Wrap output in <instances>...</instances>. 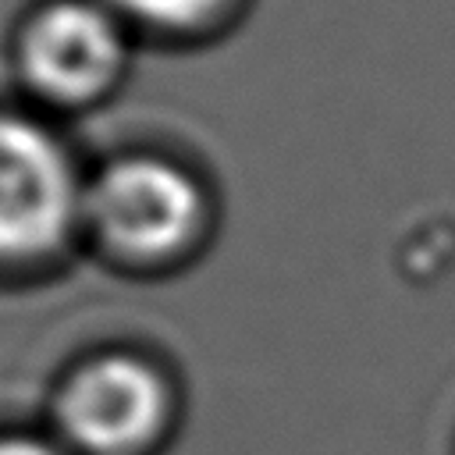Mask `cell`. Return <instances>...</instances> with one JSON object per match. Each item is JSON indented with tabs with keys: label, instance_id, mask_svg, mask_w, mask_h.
Here are the masks:
<instances>
[{
	"label": "cell",
	"instance_id": "1",
	"mask_svg": "<svg viewBox=\"0 0 455 455\" xmlns=\"http://www.w3.org/2000/svg\"><path fill=\"white\" fill-rule=\"evenodd\" d=\"M82 206L85 192L64 146L43 124L0 114V259L53 252Z\"/></svg>",
	"mask_w": 455,
	"mask_h": 455
},
{
	"label": "cell",
	"instance_id": "2",
	"mask_svg": "<svg viewBox=\"0 0 455 455\" xmlns=\"http://www.w3.org/2000/svg\"><path fill=\"white\" fill-rule=\"evenodd\" d=\"M82 213L114 252L128 259H164L199 231L203 196L174 164L128 156L85 188Z\"/></svg>",
	"mask_w": 455,
	"mask_h": 455
},
{
	"label": "cell",
	"instance_id": "3",
	"mask_svg": "<svg viewBox=\"0 0 455 455\" xmlns=\"http://www.w3.org/2000/svg\"><path fill=\"white\" fill-rule=\"evenodd\" d=\"M164 416V380L132 355L92 359L64 384L57 405L60 430L89 455H128L142 448Z\"/></svg>",
	"mask_w": 455,
	"mask_h": 455
},
{
	"label": "cell",
	"instance_id": "4",
	"mask_svg": "<svg viewBox=\"0 0 455 455\" xmlns=\"http://www.w3.org/2000/svg\"><path fill=\"white\" fill-rule=\"evenodd\" d=\"M124 39L114 18L85 0L50 4L32 18L21 39V71L28 85L53 103H85L121 71Z\"/></svg>",
	"mask_w": 455,
	"mask_h": 455
},
{
	"label": "cell",
	"instance_id": "5",
	"mask_svg": "<svg viewBox=\"0 0 455 455\" xmlns=\"http://www.w3.org/2000/svg\"><path fill=\"white\" fill-rule=\"evenodd\" d=\"M110 4L132 18L160 25V28H185V25H196L206 14H213L224 0H110Z\"/></svg>",
	"mask_w": 455,
	"mask_h": 455
},
{
	"label": "cell",
	"instance_id": "6",
	"mask_svg": "<svg viewBox=\"0 0 455 455\" xmlns=\"http://www.w3.org/2000/svg\"><path fill=\"white\" fill-rule=\"evenodd\" d=\"M0 455H57V451L32 437H0Z\"/></svg>",
	"mask_w": 455,
	"mask_h": 455
}]
</instances>
